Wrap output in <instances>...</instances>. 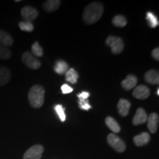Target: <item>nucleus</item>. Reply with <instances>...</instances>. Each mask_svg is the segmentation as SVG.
Listing matches in <instances>:
<instances>
[{"label": "nucleus", "instance_id": "obj_1", "mask_svg": "<svg viewBox=\"0 0 159 159\" xmlns=\"http://www.w3.org/2000/svg\"><path fill=\"white\" fill-rule=\"evenodd\" d=\"M104 7L100 2H93L85 7L83 13V21L88 25L96 23L102 17Z\"/></svg>", "mask_w": 159, "mask_h": 159}, {"label": "nucleus", "instance_id": "obj_2", "mask_svg": "<svg viewBox=\"0 0 159 159\" xmlns=\"http://www.w3.org/2000/svg\"><path fill=\"white\" fill-rule=\"evenodd\" d=\"M44 95L45 90L43 86L40 85H33L28 93L30 104L33 108H41L44 102Z\"/></svg>", "mask_w": 159, "mask_h": 159}, {"label": "nucleus", "instance_id": "obj_3", "mask_svg": "<svg viewBox=\"0 0 159 159\" xmlns=\"http://www.w3.org/2000/svg\"><path fill=\"white\" fill-rule=\"evenodd\" d=\"M106 45L109 47L114 54H120L124 49V42L122 39L119 37L109 35L105 41Z\"/></svg>", "mask_w": 159, "mask_h": 159}, {"label": "nucleus", "instance_id": "obj_4", "mask_svg": "<svg viewBox=\"0 0 159 159\" xmlns=\"http://www.w3.org/2000/svg\"><path fill=\"white\" fill-rule=\"evenodd\" d=\"M107 141H108V144L114 149L115 150L118 152H123L126 149V145L125 142L114 134H110L107 137Z\"/></svg>", "mask_w": 159, "mask_h": 159}, {"label": "nucleus", "instance_id": "obj_5", "mask_svg": "<svg viewBox=\"0 0 159 159\" xmlns=\"http://www.w3.org/2000/svg\"><path fill=\"white\" fill-rule=\"evenodd\" d=\"M23 63L32 69H39L41 67V62L30 52H25L21 56Z\"/></svg>", "mask_w": 159, "mask_h": 159}, {"label": "nucleus", "instance_id": "obj_6", "mask_svg": "<svg viewBox=\"0 0 159 159\" xmlns=\"http://www.w3.org/2000/svg\"><path fill=\"white\" fill-rule=\"evenodd\" d=\"M43 152V148L41 145L37 144L31 147L25 152L24 159H41Z\"/></svg>", "mask_w": 159, "mask_h": 159}, {"label": "nucleus", "instance_id": "obj_7", "mask_svg": "<svg viewBox=\"0 0 159 159\" xmlns=\"http://www.w3.org/2000/svg\"><path fill=\"white\" fill-rule=\"evenodd\" d=\"M21 15L25 21H30L35 20L39 16V12L35 7H30V6H25L21 9Z\"/></svg>", "mask_w": 159, "mask_h": 159}, {"label": "nucleus", "instance_id": "obj_8", "mask_svg": "<svg viewBox=\"0 0 159 159\" xmlns=\"http://www.w3.org/2000/svg\"><path fill=\"white\" fill-rule=\"evenodd\" d=\"M150 91L148 86L144 85H139L134 89L133 95L138 99H146L150 97Z\"/></svg>", "mask_w": 159, "mask_h": 159}, {"label": "nucleus", "instance_id": "obj_9", "mask_svg": "<svg viewBox=\"0 0 159 159\" xmlns=\"http://www.w3.org/2000/svg\"><path fill=\"white\" fill-rule=\"evenodd\" d=\"M148 128L150 133L155 134L158 130L159 117L156 113H152L148 116Z\"/></svg>", "mask_w": 159, "mask_h": 159}, {"label": "nucleus", "instance_id": "obj_10", "mask_svg": "<svg viewBox=\"0 0 159 159\" xmlns=\"http://www.w3.org/2000/svg\"><path fill=\"white\" fill-rule=\"evenodd\" d=\"M131 106V103L130 101L127 100L125 99H120L117 104V110L119 115L122 116H126L129 114Z\"/></svg>", "mask_w": 159, "mask_h": 159}, {"label": "nucleus", "instance_id": "obj_11", "mask_svg": "<svg viewBox=\"0 0 159 159\" xmlns=\"http://www.w3.org/2000/svg\"><path fill=\"white\" fill-rule=\"evenodd\" d=\"M148 114L146 111L142 108H139L137 109L136 114L133 119V124L134 125H139L144 124L148 120Z\"/></svg>", "mask_w": 159, "mask_h": 159}, {"label": "nucleus", "instance_id": "obj_12", "mask_svg": "<svg viewBox=\"0 0 159 159\" xmlns=\"http://www.w3.org/2000/svg\"><path fill=\"white\" fill-rule=\"evenodd\" d=\"M144 80L147 83L151 85H158L159 74L155 69H151L144 74Z\"/></svg>", "mask_w": 159, "mask_h": 159}, {"label": "nucleus", "instance_id": "obj_13", "mask_svg": "<svg viewBox=\"0 0 159 159\" xmlns=\"http://www.w3.org/2000/svg\"><path fill=\"white\" fill-rule=\"evenodd\" d=\"M137 83H138V80H137L136 77L134 76V75H129L127 76L126 78L123 80L122 83H121V85L125 90L129 91L134 89L137 85Z\"/></svg>", "mask_w": 159, "mask_h": 159}, {"label": "nucleus", "instance_id": "obj_14", "mask_svg": "<svg viewBox=\"0 0 159 159\" xmlns=\"http://www.w3.org/2000/svg\"><path fill=\"white\" fill-rule=\"evenodd\" d=\"M150 134L146 132L142 133L141 134L137 135V136H134V142L137 147L144 146V145L148 144V143L150 142Z\"/></svg>", "mask_w": 159, "mask_h": 159}, {"label": "nucleus", "instance_id": "obj_15", "mask_svg": "<svg viewBox=\"0 0 159 159\" xmlns=\"http://www.w3.org/2000/svg\"><path fill=\"white\" fill-rule=\"evenodd\" d=\"M11 78V71L5 66H0V86H3L9 83Z\"/></svg>", "mask_w": 159, "mask_h": 159}, {"label": "nucleus", "instance_id": "obj_16", "mask_svg": "<svg viewBox=\"0 0 159 159\" xmlns=\"http://www.w3.org/2000/svg\"><path fill=\"white\" fill-rule=\"evenodd\" d=\"M61 5V1L59 0H48L43 5V8L47 12H53L57 11Z\"/></svg>", "mask_w": 159, "mask_h": 159}, {"label": "nucleus", "instance_id": "obj_17", "mask_svg": "<svg viewBox=\"0 0 159 159\" xmlns=\"http://www.w3.org/2000/svg\"><path fill=\"white\" fill-rule=\"evenodd\" d=\"M69 70V64L66 61L59 60L55 62L54 71L58 75H63Z\"/></svg>", "mask_w": 159, "mask_h": 159}, {"label": "nucleus", "instance_id": "obj_18", "mask_svg": "<svg viewBox=\"0 0 159 159\" xmlns=\"http://www.w3.org/2000/svg\"><path fill=\"white\" fill-rule=\"evenodd\" d=\"M13 39L7 32L0 30V44L5 47H10L13 44Z\"/></svg>", "mask_w": 159, "mask_h": 159}, {"label": "nucleus", "instance_id": "obj_19", "mask_svg": "<svg viewBox=\"0 0 159 159\" xmlns=\"http://www.w3.org/2000/svg\"><path fill=\"white\" fill-rule=\"evenodd\" d=\"M105 124H106L107 127L110 129L111 130H112L113 132L115 134L119 133L121 130V128L119 126V125L117 123V122L115 119L111 116H108L105 119Z\"/></svg>", "mask_w": 159, "mask_h": 159}, {"label": "nucleus", "instance_id": "obj_20", "mask_svg": "<svg viewBox=\"0 0 159 159\" xmlns=\"http://www.w3.org/2000/svg\"><path fill=\"white\" fill-rule=\"evenodd\" d=\"M66 80L68 81L71 84H75L78 80V73L77 71L73 68L69 69V70L65 73Z\"/></svg>", "mask_w": 159, "mask_h": 159}, {"label": "nucleus", "instance_id": "obj_21", "mask_svg": "<svg viewBox=\"0 0 159 159\" xmlns=\"http://www.w3.org/2000/svg\"><path fill=\"white\" fill-rule=\"evenodd\" d=\"M112 23L115 27H124L126 26L128 21H127L126 18L123 16L122 15H117L113 18Z\"/></svg>", "mask_w": 159, "mask_h": 159}, {"label": "nucleus", "instance_id": "obj_22", "mask_svg": "<svg viewBox=\"0 0 159 159\" xmlns=\"http://www.w3.org/2000/svg\"><path fill=\"white\" fill-rule=\"evenodd\" d=\"M146 19L149 24V26L152 28H155L158 25V19L154 13L152 12H148L146 14Z\"/></svg>", "mask_w": 159, "mask_h": 159}, {"label": "nucleus", "instance_id": "obj_23", "mask_svg": "<svg viewBox=\"0 0 159 159\" xmlns=\"http://www.w3.org/2000/svg\"><path fill=\"white\" fill-rule=\"evenodd\" d=\"M19 27L20 30H21L22 31L28 32V33H30L34 30V25L30 21H21L19 24Z\"/></svg>", "mask_w": 159, "mask_h": 159}, {"label": "nucleus", "instance_id": "obj_24", "mask_svg": "<svg viewBox=\"0 0 159 159\" xmlns=\"http://www.w3.org/2000/svg\"><path fill=\"white\" fill-rule=\"evenodd\" d=\"M11 52L7 47L0 44V59L7 60L11 58Z\"/></svg>", "mask_w": 159, "mask_h": 159}, {"label": "nucleus", "instance_id": "obj_25", "mask_svg": "<svg viewBox=\"0 0 159 159\" xmlns=\"http://www.w3.org/2000/svg\"><path fill=\"white\" fill-rule=\"evenodd\" d=\"M32 52H33V55L38 57H42L43 52L42 47H41L39 42H35L32 45Z\"/></svg>", "mask_w": 159, "mask_h": 159}, {"label": "nucleus", "instance_id": "obj_26", "mask_svg": "<svg viewBox=\"0 0 159 159\" xmlns=\"http://www.w3.org/2000/svg\"><path fill=\"white\" fill-rule=\"evenodd\" d=\"M55 111L57 113V116L61 119V122H65L66 121V114H65V108H63L62 105H57L55 106Z\"/></svg>", "mask_w": 159, "mask_h": 159}, {"label": "nucleus", "instance_id": "obj_27", "mask_svg": "<svg viewBox=\"0 0 159 159\" xmlns=\"http://www.w3.org/2000/svg\"><path fill=\"white\" fill-rule=\"evenodd\" d=\"M78 106L81 110L83 111H89L91 108V105L89 104V101L88 99H79Z\"/></svg>", "mask_w": 159, "mask_h": 159}, {"label": "nucleus", "instance_id": "obj_28", "mask_svg": "<svg viewBox=\"0 0 159 159\" xmlns=\"http://www.w3.org/2000/svg\"><path fill=\"white\" fill-rule=\"evenodd\" d=\"M61 91H62V93L63 94H67L72 92L73 89L68 84H63L61 86Z\"/></svg>", "mask_w": 159, "mask_h": 159}, {"label": "nucleus", "instance_id": "obj_29", "mask_svg": "<svg viewBox=\"0 0 159 159\" xmlns=\"http://www.w3.org/2000/svg\"><path fill=\"white\" fill-rule=\"evenodd\" d=\"M89 97H90V93L88 92V91H82L80 94H77V97H78V99H88Z\"/></svg>", "mask_w": 159, "mask_h": 159}, {"label": "nucleus", "instance_id": "obj_30", "mask_svg": "<svg viewBox=\"0 0 159 159\" xmlns=\"http://www.w3.org/2000/svg\"><path fill=\"white\" fill-rule=\"evenodd\" d=\"M152 56L155 60L156 61H159V48L156 47L152 51Z\"/></svg>", "mask_w": 159, "mask_h": 159}, {"label": "nucleus", "instance_id": "obj_31", "mask_svg": "<svg viewBox=\"0 0 159 159\" xmlns=\"http://www.w3.org/2000/svg\"><path fill=\"white\" fill-rule=\"evenodd\" d=\"M156 94H157V95H158H158H159V89H158V90H157V93H156Z\"/></svg>", "mask_w": 159, "mask_h": 159}]
</instances>
